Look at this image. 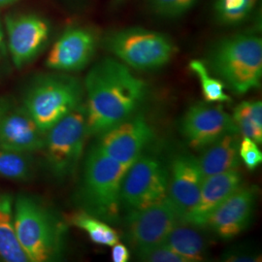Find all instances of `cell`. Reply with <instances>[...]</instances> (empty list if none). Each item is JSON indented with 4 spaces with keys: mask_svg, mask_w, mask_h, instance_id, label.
I'll list each match as a JSON object with an SVG mask.
<instances>
[{
    "mask_svg": "<svg viewBox=\"0 0 262 262\" xmlns=\"http://www.w3.org/2000/svg\"><path fill=\"white\" fill-rule=\"evenodd\" d=\"M154 137V131L142 115L105 131L95 144L105 155L129 167Z\"/></svg>",
    "mask_w": 262,
    "mask_h": 262,
    "instance_id": "13",
    "label": "cell"
},
{
    "mask_svg": "<svg viewBox=\"0 0 262 262\" xmlns=\"http://www.w3.org/2000/svg\"><path fill=\"white\" fill-rule=\"evenodd\" d=\"M30 154L0 149V178L14 182H27L34 175Z\"/></svg>",
    "mask_w": 262,
    "mask_h": 262,
    "instance_id": "24",
    "label": "cell"
},
{
    "mask_svg": "<svg viewBox=\"0 0 262 262\" xmlns=\"http://www.w3.org/2000/svg\"><path fill=\"white\" fill-rule=\"evenodd\" d=\"M14 205L11 193L0 192V261L29 262L17 236Z\"/></svg>",
    "mask_w": 262,
    "mask_h": 262,
    "instance_id": "19",
    "label": "cell"
},
{
    "mask_svg": "<svg viewBox=\"0 0 262 262\" xmlns=\"http://www.w3.org/2000/svg\"><path fill=\"white\" fill-rule=\"evenodd\" d=\"M189 70L196 76L201 86L203 98L207 103L230 102L231 98L225 93V83L210 74L205 61L193 59L188 63Z\"/></svg>",
    "mask_w": 262,
    "mask_h": 262,
    "instance_id": "25",
    "label": "cell"
},
{
    "mask_svg": "<svg viewBox=\"0 0 262 262\" xmlns=\"http://www.w3.org/2000/svg\"><path fill=\"white\" fill-rule=\"evenodd\" d=\"M232 119L243 137L262 143V103L260 100L243 101L236 106Z\"/></svg>",
    "mask_w": 262,
    "mask_h": 262,
    "instance_id": "23",
    "label": "cell"
},
{
    "mask_svg": "<svg viewBox=\"0 0 262 262\" xmlns=\"http://www.w3.org/2000/svg\"><path fill=\"white\" fill-rule=\"evenodd\" d=\"M169 170L150 156H140L127 169L122 180V207L127 212L155 205L168 195Z\"/></svg>",
    "mask_w": 262,
    "mask_h": 262,
    "instance_id": "8",
    "label": "cell"
},
{
    "mask_svg": "<svg viewBox=\"0 0 262 262\" xmlns=\"http://www.w3.org/2000/svg\"><path fill=\"white\" fill-rule=\"evenodd\" d=\"M102 45L115 58L139 71L160 69L177 53L176 44L166 34L139 27L113 30L104 36Z\"/></svg>",
    "mask_w": 262,
    "mask_h": 262,
    "instance_id": "6",
    "label": "cell"
},
{
    "mask_svg": "<svg viewBox=\"0 0 262 262\" xmlns=\"http://www.w3.org/2000/svg\"><path fill=\"white\" fill-rule=\"evenodd\" d=\"M44 145L45 133L21 105H14L0 118V149L31 155Z\"/></svg>",
    "mask_w": 262,
    "mask_h": 262,
    "instance_id": "16",
    "label": "cell"
},
{
    "mask_svg": "<svg viewBox=\"0 0 262 262\" xmlns=\"http://www.w3.org/2000/svg\"><path fill=\"white\" fill-rule=\"evenodd\" d=\"M256 195V187L241 186L210 215L204 226L224 240L241 234L252 221Z\"/></svg>",
    "mask_w": 262,
    "mask_h": 262,
    "instance_id": "14",
    "label": "cell"
},
{
    "mask_svg": "<svg viewBox=\"0 0 262 262\" xmlns=\"http://www.w3.org/2000/svg\"><path fill=\"white\" fill-rule=\"evenodd\" d=\"M84 84L64 72L33 78L25 90L21 106L46 133L56 122L84 103Z\"/></svg>",
    "mask_w": 262,
    "mask_h": 262,
    "instance_id": "5",
    "label": "cell"
},
{
    "mask_svg": "<svg viewBox=\"0 0 262 262\" xmlns=\"http://www.w3.org/2000/svg\"><path fill=\"white\" fill-rule=\"evenodd\" d=\"M240 137L238 132L227 133L211 144L198 159L204 179L225 171L238 168Z\"/></svg>",
    "mask_w": 262,
    "mask_h": 262,
    "instance_id": "18",
    "label": "cell"
},
{
    "mask_svg": "<svg viewBox=\"0 0 262 262\" xmlns=\"http://www.w3.org/2000/svg\"><path fill=\"white\" fill-rule=\"evenodd\" d=\"M7 46L5 42V35H4V29L3 25L0 19V61L3 60V58L7 55Z\"/></svg>",
    "mask_w": 262,
    "mask_h": 262,
    "instance_id": "31",
    "label": "cell"
},
{
    "mask_svg": "<svg viewBox=\"0 0 262 262\" xmlns=\"http://www.w3.org/2000/svg\"><path fill=\"white\" fill-rule=\"evenodd\" d=\"M204 181L198 159L189 154L177 155L169 170L168 196L181 223L196 204Z\"/></svg>",
    "mask_w": 262,
    "mask_h": 262,
    "instance_id": "15",
    "label": "cell"
},
{
    "mask_svg": "<svg viewBox=\"0 0 262 262\" xmlns=\"http://www.w3.org/2000/svg\"><path fill=\"white\" fill-rule=\"evenodd\" d=\"M242 186V175L236 169L225 171L204 179L196 204L182 224L202 227L207 219L227 197Z\"/></svg>",
    "mask_w": 262,
    "mask_h": 262,
    "instance_id": "17",
    "label": "cell"
},
{
    "mask_svg": "<svg viewBox=\"0 0 262 262\" xmlns=\"http://www.w3.org/2000/svg\"><path fill=\"white\" fill-rule=\"evenodd\" d=\"M15 225L29 262L56 261L66 244V225L55 211L30 194L15 198Z\"/></svg>",
    "mask_w": 262,
    "mask_h": 262,
    "instance_id": "2",
    "label": "cell"
},
{
    "mask_svg": "<svg viewBox=\"0 0 262 262\" xmlns=\"http://www.w3.org/2000/svg\"><path fill=\"white\" fill-rule=\"evenodd\" d=\"M4 26L8 53L18 69L28 66L41 54L52 33L51 23L35 13L7 14Z\"/></svg>",
    "mask_w": 262,
    "mask_h": 262,
    "instance_id": "9",
    "label": "cell"
},
{
    "mask_svg": "<svg viewBox=\"0 0 262 262\" xmlns=\"http://www.w3.org/2000/svg\"><path fill=\"white\" fill-rule=\"evenodd\" d=\"M20 0H0V7L2 6H9L12 4H15L17 2H19Z\"/></svg>",
    "mask_w": 262,
    "mask_h": 262,
    "instance_id": "32",
    "label": "cell"
},
{
    "mask_svg": "<svg viewBox=\"0 0 262 262\" xmlns=\"http://www.w3.org/2000/svg\"><path fill=\"white\" fill-rule=\"evenodd\" d=\"M205 63L235 94L258 89L262 78L261 38L251 33L221 38L210 49Z\"/></svg>",
    "mask_w": 262,
    "mask_h": 262,
    "instance_id": "3",
    "label": "cell"
},
{
    "mask_svg": "<svg viewBox=\"0 0 262 262\" xmlns=\"http://www.w3.org/2000/svg\"><path fill=\"white\" fill-rule=\"evenodd\" d=\"M117 4H120V3H122V2H123V1H125V0H114Z\"/></svg>",
    "mask_w": 262,
    "mask_h": 262,
    "instance_id": "33",
    "label": "cell"
},
{
    "mask_svg": "<svg viewBox=\"0 0 262 262\" xmlns=\"http://www.w3.org/2000/svg\"><path fill=\"white\" fill-rule=\"evenodd\" d=\"M182 135L190 148L204 150L227 133L238 132L232 117L221 105L198 102L188 108L181 122Z\"/></svg>",
    "mask_w": 262,
    "mask_h": 262,
    "instance_id": "12",
    "label": "cell"
},
{
    "mask_svg": "<svg viewBox=\"0 0 262 262\" xmlns=\"http://www.w3.org/2000/svg\"><path fill=\"white\" fill-rule=\"evenodd\" d=\"M99 44V36L93 28H67L50 50L46 66L57 72L82 71L93 61Z\"/></svg>",
    "mask_w": 262,
    "mask_h": 262,
    "instance_id": "11",
    "label": "cell"
},
{
    "mask_svg": "<svg viewBox=\"0 0 262 262\" xmlns=\"http://www.w3.org/2000/svg\"><path fill=\"white\" fill-rule=\"evenodd\" d=\"M88 136L86 112L83 103L45 133L48 168L57 180H64L75 173L84 152Z\"/></svg>",
    "mask_w": 262,
    "mask_h": 262,
    "instance_id": "7",
    "label": "cell"
},
{
    "mask_svg": "<svg viewBox=\"0 0 262 262\" xmlns=\"http://www.w3.org/2000/svg\"><path fill=\"white\" fill-rule=\"evenodd\" d=\"M162 244L182 255L187 262L203 261L206 258V241L194 225L179 224L169 232Z\"/></svg>",
    "mask_w": 262,
    "mask_h": 262,
    "instance_id": "20",
    "label": "cell"
},
{
    "mask_svg": "<svg viewBox=\"0 0 262 262\" xmlns=\"http://www.w3.org/2000/svg\"><path fill=\"white\" fill-rule=\"evenodd\" d=\"M259 0H214L213 16L221 27L234 28L252 17Z\"/></svg>",
    "mask_w": 262,
    "mask_h": 262,
    "instance_id": "21",
    "label": "cell"
},
{
    "mask_svg": "<svg viewBox=\"0 0 262 262\" xmlns=\"http://www.w3.org/2000/svg\"><path fill=\"white\" fill-rule=\"evenodd\" d=\"M112 259L114 262H127L130 258V253L123 244H115L112 246Z\"/></svg>",
    "mask_w": 262,
    "mask_h": 262,
    "instance_id": "29",
    "label": "cell"
},
{
    "mask_svg": "<svg viewBox=\"0 0 262 262\" xmlns=\"http://www.w3.org/2000/svg\"><path fill=\"white\" fill-rule=\"evenodd\" d=\"M15 104L8 96H0V118L11 109Z\"/></svg>",
    "mask_w": 262,
    "mask_h": 262,
    "instance_id": "30",
    "label": "cell"
},
{
    "mask_svg": "<svg viewBox=\"0 0 262 262\" xmlns=\"http://www.w3.org/2000/svg\"><path fill=\"white\" fill-rule=\"evenodd\" d=\"M84 89L88 136H99L135 116L149 94L148 84L115 57L90 69Z\"/></svg>",
    "mask_w": 262,
    "mask_h": 262,
    "instance_id": "1",
    "label": "cell"
},
{
    "mask_svg": "<svg viewBox=\"0 0 262 262\" xmlns=\"http://www.w3.org/2000/svg\"><path fill=\"white\" fill-rule=\"evenodd\" d=\"M199 0H145L147 9L158 19L174 20L183 18Z\"/></svg>",
    "mask_w": 262,
    "mask_h": 262,
    "instance_id": "26",
    "label": "cell"
},
{
    "mask_svg": "<svg viewBox=\"0 0 262 262\" xmlns=\"http://www.w3.org/2000/svg\"><path fill=\"white\" fill-rule=\"evenodd\" d=\"M239 157L249 170H255L261 164V150L258 148V144L251 138L243 137L240 140Z\"/></svg>",
    "mask_w": 262,
    "mask_h": 262,
    "instance_id": "28",
    "label": "cell"
},
{
    "mask_svg": "<svg viewBox=\"0 0 262 262\" xmlns=\"http://www.w3.org/2000/svg\"><path fill=\"white\" fill-rule=\"evenodd\" d=\"M179 224L178 212L167 196L155 205L127 212L125 234L131 246L140 253L162 244Z\"/></svg>",
    "mask_w": 262,
    "mask_h": 262,
    "instance_id": "10",
    "label": "cell"
},
{
    "mask_svg": "<svg viewBox=\"0 0 262 262\" xmlns=\"http://www.w3.org/2000/svg\"><path fill=\"white\" fill-rule=\"evenodd\" d=\"M68 221L71 225L82 229L89 235L94 244L112 247L120 242V235L111 225L84 211L70 215Z\"/></svg>",
    "mask_w": 262,
    "mask_h": 262,
    "instance_id": "22",
    "label": "cell"
},
{
    "mask_svg": "<svg viewBox=\"0 0 262 262\" xmlns=\"http://www.w3.org/2000/svg\"><path fill=\"white\" fill-rule=\"evenodd\" d=\"M127 169L94 145L84 161L78 196L83 211L108 224H116L120 220L122 180Z\"/></svg>",
    "mask_w": 262,
    "mask_h": 262,
    "instance_id": "4",
    "label": "cell"
},
{
    "mask_svg": "<svg viewBox=\"0 0 262 262\" xmlns=\"http://www.w3.org/2000/svg\"><path fill=\"white\" fill-rule=\"evenodd\" d=\"M138 258L142 261L148 262H187L186 258L180 255L163 244L152 247L146 251L137 253Z\"/></svg>",
    "mask_w": 262,
    "mask_h": 262,
    "instance_id": "27",
    "label": "cell"
}]
</instances>
